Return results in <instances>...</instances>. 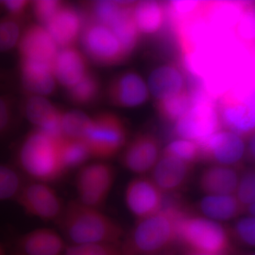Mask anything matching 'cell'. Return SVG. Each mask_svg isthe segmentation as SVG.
I'll return each mask as SVG.
<instances>
[{
	"label": "cell",
	"instance_id": "1",
	"mask_svg": "<svg viewBox=\"0 0 255 255\" xmlns=\"http://www.w3.org/2000/svg\"><path fill=\"white\" fill-rule=\"evenodd\" d=\"M187 211L183 206H165L159 212L140 220L121 246L124 255H156L167 253L178 243V225Z\"/></svg>",
	"mask_w": 255,
	"mask_h": 255
},
{
	"label": "cell",
	"instance_id": "2",
	"mask_svg": "<svg viewBox=\"0 0 255 255\" xmlns=\"http://www.w3.org/2000/svg\"><path fill=\"white\" fill-rule=\"evenodd\" d=\"M58 222L70 245H120L124 238L123 228L115 220L79 201L65 206Z\"/></svg>",
	"mask_w": 255,
	"mask_h": 255
},
{
	"label": "cell",
	"instance_id": "3",
	"mask_svg": "<svg viewBox=\"0 0 255 255\" xmlns=\"http://www.w3.org/2000/svg\"><path fill=\"white\" fill-rule=\"evenodd\" d=\"M60 140L33 128L16 147L14 165L30 181L50 184L59 180L66 173L60 159Z\"/></svg>",
	"mask_w": 255,
	"mask_h": 255
},
{
	"label": "cell",
	"instance_id": "4",
	"mask_svg": "<svg viewBox=\"0 0 255 255\" xmlns=\"http://www.w3.org/2000/svg\"><path fill=\"white\" fill-rule=\"evenodd\" d=\"M231 231L204 216L185 214L178 225V243L189 253L231 255L233 253Z\"/></svg>",
	"mask_w": 255,
	"mask_h": 255
},
{
	"label": "cell",
	"instance_id": "5",
	"mask_svg": "<svg viewBox=\"0 0 255 255\" xmlns=\"http://www.w3.org/2000/svg\"><path fill=\"white\" fill-rule=\"evenodd\" d=\"M92 157L107 160L121 154L128 141L127 124L118 114L103 112L92 117L83 139Z\"/></svg>",
	"mask_w": 255,
	"mask_h": 255
},
{
	"label": "cell",
	"instance_id": "6",
	"mask_svg": "<svg viewBox=\"0 0 255 255\" xmlns=\"http://www.w3.org/2000/svg\"><path fill=\"white\" fill-rule=\"evenodd\" d=\"M194 92V106L185 117L172 125V134L174 138L187 139L200 143L223 128L216 100L201 89H196Z\"/></svg>",
	"mask_w": 255,
	"mask_h": 255
},
{
	"label": "cell",
	"instance_id": "7",
	"mask_svg": "<svg viewBox=\"0 0 255 255\" xmlns=\"http://www.w3.org/2000/svg\"><path fill=\"white\" fill-rule=\"evenodd\" d=\"M80 40L87 58L100 66H116L130 58L112 30L102 23L85 19Z\"/></svg>",
	"mask_w": 255,
	"mask_h": 255
},
{
	"label": "cell",
	"instance_id": "8",
	"mask_svg": "<svg viewBox=\"0 0 255 255\" xmlns=\"http://www.w3.org/2000/svg\"><path fill=\"white\" fill-rule=\"evenodd\" d=\"M116 172L110 164L101 161L85 164L76 177L78 200L90 207L100 209L105 204L115 181Z\"/></svg>",
	"mask_w": 255,
	"mask_h": 255
},
{
	"label": "cell",
	"instance_id": "9",
	"mask_svg": "<svg viewBox=\"0 0 255 255\" xmlns=\"http://www.w3.org/2000/svg\"><path fill=\"white\" fill-rule=\"evenodd\" d=\"M201 162L241 168L246 158V140L235 132L221 129L199 143Z\"/></svg>",
	"mask_w": 255,
	"mask_h": 255
},
{
	"label": "cell",
	"instance_id": "10",
	"mask_svg": "<svg viewBox=\"0 0 255 255\" xmlns=\"http://www.w3.org/2000/svg\"><path fill=\"white\" fill-rule=\"evenodd\" d=\"M15 201L26 214L45 221H58L65 209L49 184L35 181L26 182Z\"/></svg>",
	"mask_w": 255,
	"mask_h": 255
},
{
	"label": "cell",
	"instance_id": "11",
	"mask_svg": "<svg viewBox=\"0 0 255 255\" xmlns=\"http://www.w3.org/2000/svg\"><path fill=\"white\" fill-rule=\"evenodd\" d=\"M159 137L151 132H140L129 139L121 152L124 168L137 176L150 174L162 155Z\"/></svg>",
	"mask_w": 255,
	"mask_h": 255
},
{
	"label": "cell",
	"instance_id": "12",
	"mask_svg": "<svg viewBox=\"0 0 255 255\" xmlns=\"http://www.w3.org/2000/svg\"><path fill=\"white\" fill-rule=\"evenodd\" d=\"M105 94L111 105L122 109L141 107L150 97L147 82L133 70H124L114 75L107 84Z\"/></svg>",
	"mask_w": 255,
	"mask_h": 255
},
{
	"label": "cell",
	"instance_id": "13",
	"mask_svg": "<svg viewBox=\"0 0 255 255\" xmlns=\"http://www.w3.org/2000/svg\"><path fill=\"white\" fill-rule=\"evenodd\" d=\"M164 194L147 176H137L127 184L124 194L129 212L137 220L159 212L163 206Z\"/></svg>",
	"mask_w": 255,
	"mask_h": 255
},
{
	"label": "cell",
	"instance_id": "14",
	"mask_svg": "<svg viewBox=\"0 0 255 255\" xmlns=\"http://www.w3.org/2000/svg\"><path fill=\"white\" fill-rule=\"evenodd\" d=\"M19 107L20 113L34 128L58 140L63 138L61 119L63 110L46 97L23 95Z\"/></svg>",
	"mask_w": 255,
	"mask_h": 255
},
{
	"label": "cell",
	"instance_id": "15",
	"mask_svg": "<svg viewBox=\"0 0 255 255\" xmlns=\"http://www.w3.org/2000/svg\"><path fill=\"white\" fill-rule=\"evenodd\" d=\"M147 83L155 102L177 95L191 87L181 60L166 62L156 67L149 75Z\"/></svg>",
	"mask_w": 255,
	"mask_h": 255
},
{
	"label": "cell",
	"instance_id": "16",
	"mask_svg": "<svg viewBox=\"0 0 255 255\" xmlns=\"http://www.w3.org/2000/svg\"><path fill=\"white\" fill-rule=\"evenodd\" d=\"M19 60L53 66L59 49L44 26L26 25L17 47Z\"/></svg>",
	"mask_w": 255,
	"mask_h": 255
},
{
	"label": "cell",
	"instance_id": "17",
	"mask_svg": "<svg viewBox=\"0 0 255 255\" xmlns=\"http://www.w3.org/2000/svg\"><path fill=\"white\" fill-rule=\"evenodd\" d=\"M221 127L246 139L255 132V114L243 101L226 92L216 100Z\"/></svg>",
	"mask_w": 255,
	"mask_h": 255
},
{
	"label": "cell",
	"instance_id": "18",
	"mask_svg": "<svg viewBox=\"0 0 255 255\" xmlns=\"http://www.w3.org/2000/svg\"><path fill=\"white\" fill-rule=\"evenodd\" d=\"M85 24L82 11L65 3L47 23V31L60 48L75 46L81 38Z\"/></svg>",
	"mask_w": 255,
	"mask_h": 255
},
{
	"label": "cell",
	"instance_id": "19",
	"mask_svg": "<svg viewBox=\"0 0 255 255\" xmlns=\"http://www.w3.org/2000/svg\"><path fill=\"white\" fill-rule=\"evenodd\" d=\"M194 167L162 153L150 177L164 194H176L187 184Z\"/></svg>",
	"mask_w": 255,
	"mask_h": 255
},
{
	"label": "cell",
	"instance_id": "20",
	"mask_svg": "<svg viewBox=\"0 0 255 255\" xmlns=\"http://www.w3.org/2000/svg\"><path fill=\"white\" fill-rule=\"evenodd\" d=\"M59 233L40 228L23 234L15 241L14 255H62L67 248Z\"/></svg>",
	"mask_w": 255,
	"mask_h": 255
},
{
	"label": "cell",
	"instance_id": "21",
	"mask_svg": "<svg viewBox=\"0 0 255 255\" xmlns=\"http://www.w3.org/2000/svg\"><path fill=\"white\" fill-rule=\"evenodd\" d=\"M53 70L58 84L66 90L76 85L91 71L86 55L76 46L59 50L53 63Z\"/></svg>",
	"mask_w": 255,
	"mask_h": 255
},
{
	"label": "cell",
	"instance_id": "22",
	"mask_svg": "<svg viewBox=\"0 0 255 255\" xmlns=\"http://www.w3.org/2000/svg\"><path fill=\"white\" fill-rule=\"evenodd\" d=\"M19 75L23 95L46 97L56 90L58 82L51 65L19 60Z\"/></svg>",
	"mask_w": 255,
	"mask_h": 255
},
{
	"label": "cell",
	"instance_id": "23",
	"mask_svg": "<svg viewBox=\"0 0 255 255\" xmlns=\"http://www.w3.org/2000/svg\"><path fill=\"white\" fill-rule=\"evenodd\" d=\"M132 18L141 36L155 37L169 27L167 4L164 1H135Z\"/></svg>",
	"mask_w": 255,
	"mask_h": 255
},
{
	"label": "cell",
	"instance_id": "24",
	"mask_svg": "<svg viewBox=\"0 0 255 255\" xmlns=\"http://www.w3.org/2000/svg\"><path fill=\"white\" fill-rule=\"evenodd\" d=\"M239 178L237 168L212 164L201 172L198 184L206 196L235 195Z\"/></svg>",
	"mask_w": 255,
	"mask_h": 255
},
{
	"label": "cell",
	"instance_id": "25",
	"mask_svg": "<svg viewBox=\"0 0 255 255\" xmlns=\"http://www.w3.org/2000/svg\"><path fill=\"white\" fill-rule=\"evenodd\" d=\"M199 209L204 217L219 223L236 219L245 212L235 195L205 196L199 202Z\"/></svg>",
	"mask_w": 255,
	"mask_h": 255
},
{
	"label": "cell",
	"instance_id": "26",
	"mask_svg": "<svg viewBox=\"0 0 255 255\" xmlns=\"http://www.w3.org/2000/svg\"><path fill=\"white\" fill-rule=\"evenodd\" d=\"M194 101V91L189 88L169 98L155 101V109L159 119L174 125L189 113Z\"/></svg>",
	"mask_w": 255,
	"mask_h": 255
},
{
	"label": "cell",
	"instance_id": "27",
	"mask_svg": "<svg viewBox=\"0 0 255 255\" xmlns=\"http://www.w3.org/2000/svg\"><path fill=\"white\" fill-rule=\"evenodd\" d=\"M102 90L100 78L90 71L78 83L67 90V95L73 105L86 107L96 103L102 95Z\"/></svg>",
	"mask_w": 255,
	"mask_h": 255
},
{
	"label": "cell",
	"instance_id": "28",
	"mask_svg": "<svg viewBox=\"0 0 255 255\" xmlns=\"http://www.w3.org/2000/svg\"><path fill=\"white\" fill-rule=\"evenodd\" d=\"M59 146L60 159L66 173L71 169L81 168L92 157L84 140L62 138Z\"/></svg>",
	"mask_w": 255,
	"mask_h": 255
},
{
	"label": "cell",
	"instance_id": "29",
	"mask_svg": "<svg viewBox=\"0 0 255 255\" xmlns=\"http://www.w3.org/2000/svg\"><path fill=\"white\" fill-rule=\"evenodd\" d=\"M26 25V18L6 14L0 17V53L17 48Z\"/></svg>",
	"mask_w": 255,
	"mask_h": 255
},
{
	"label": "cell",
	"instance_id": "30",
	"mask_svg": "<svg viewBox=\"0 0 255 255\" xmlns=\"http://www.w3.org/2000/svg\"><path fill=\"white\" fill-rule=\"evenodd\" d=\"M234 35L240 43L253 53L255 47V1H244Z\"/></svg>",
	"mask_w": 255,
	"mask_h": 255
},
{
	"label": "cell",
	"instance_id": "31",
	"mask_svg": "<svg viewBox=\"0 0 255 255\" xmlns=\"http://www.w3.org/2000/svg\"><path fill=\"white\" fill-rule=\"evenodd\" d=\"M26 182L14 165L0 163V202L16 200Z\"/></svg>",
	"mask_w": 255,
	"mask_h": 255
},
{
	"label": "cell",
	"instance_id": "32",
	"mask_svg": "<svg viewBox=\"0 0 255 255\" xmlns=\"http://www.w3.org/2000/svg\"><path fill=\"white\" fill-rule=\"evenodd\" d=\"M91 119L82 111L63 110L61 119L63 138L83 140Z\"/></svg>",
	"mask_w": 255,
	"mask_h": 255
},
{
	"label": "cell",
	"instance_id": "33",
	"mask_svg": "<svg viewBox=\"0 0 255 255\" xmlns=\"http://www.w3.org/2000/svg\"><path fill=\"white\" fill-rule=\"evenodd\" d=\"M162 153L192 166L201 162L200 145L187 139L174 138L162 149Z\"/></svg>",
	"mask_w": 255,
	"mask_h": 255
},
{
	"label": "cell",
	"instance_id": "34",
	"mask_svg": "<svg viewBox=\"0 0 255 255\" xmlns=\"http://www.w3.org/2000/svg\"><path fill=\"white\" fill-rule=\"evenodd\" d=\"M20 102L10 94L0 95V138L14 130L20 113Z\"/></svg>",
	"mask_w": 255,
	"mask_h": 255
},
{
	"label": "cell",
	"instance_id": "35",
	"mask_svg": "<svg viewBox=\"0 0 255 255\" xmlns=\"http://www.w3.org/2000/svg\"><path fill=\"white\" fill-rule=\"evenodd\" d=\"M235 196L246 211L255 203V166L245 169L240 174L237 189Z\"/></svg>",
	"mask_w": 255,
	"mask_h": 255
},
{
	"label": "cell",
	"instance_id": "36",
	"mask_svg": "<svg viewBox=\"0 0 255 255\" xmlns=\"http://www.w3.org/2000/svg\"><path fill=\"white\" fill-rule=\"evenodd\" d=\"M62 255H124L122 246L118 244L70 245Z\"/></svg>",
	"mask_w": 255,
	"mask_h": 255
},
{
	"label": "cell",
	"instance_id": "37",
	"mask_svg": "<svg viewBox=\"0 0 255 255\" xmlns=\"http://www.w3.org/2000/svg\"><path fill=\"white\" fill-rule=\"evenodd\" d=\"M64 4L65 2L58 0H38L31 1V9L37 21L46 26Z\"/></svg>",
	"mask_w": 255,
	"mask_h": 255
},
{
	"label": "cell",
	"instance_id": "38",
	"mask_svg": "<svg viewBox=\"0 0 255 255\" xmlns=\"http://www.w3.org/2000/svg\"><path fill=\"white\" fill-rule=\"evenodd\" d=\"M233 238L246 246L255 247V216L238 220L232 231Z\"/></svg>",
	"mask_w": 255,
	"mask_h": 255
},
{
	"label": "cell",
	"instance_id": "39",
	"mask_svg": "<svg viewBox=\"0 0 255 255\" xmlns=\"http://www.w3.org/2000/svg\"><path fill=\"white\" fill-rule=\"evenodd\" d=\"M31 1L26 0H6L3 6L6 14L14 17L26 18L28 10L31 9Z\"/></svg>",
	"mask_w": 255,
	"mask_h": 255
},
{
	"label": "cell",
	"instance_id": "40",
	"mask_svg": "<svg viewBox=\"0 0 255 255\" xmlns=\"http://www.w3.org/2000/svg\"><path fill=\"white\" fill-rule=\"evenodd\" d=\"M246 159L255 165V132L246 139Z\"/></svg>",
	"mask_w": 255,
	"mask_h": 255
},
{
	"label": "cell",
	"instance_id": "41",
	"mask_svg": "<svg viewBox=\"0 0 255 255\" xmlns=\"http://www.w3.org/2000/svg\"><path fill=\"white\" fill-rule=\"evenodd\" d=\"M248 214H251V216H255V203L253 205L249 206L246 210Z\"/></svg>",
	"mask_w": 255,
	"mask_h": 255
},
{
	"label": "cell",
	"instance_id": "42",
	"mask_svg": "<svg viewBox=\"0 0 255 255\" xmlns=\"http://www.w3.org/2000/svg\"><path fill=\"white\" fill-rule=\"evenodd\" d=\"M0 255H6L4 246H3L1 243H0Z\"/></svg>",
	"mask_w": 255,
	"mask_h": 255
},
{
	"label": "cell",
	"instance_id": "43",
	"mask_svg": "<svg viewBox=\"0 0 255 255\" xmlns=\"http://www.w3.org/2000/svg\"><path fill=\"white\" fill-rule=\"evenodd\" d=\"M188 255H218L213 254H208V253H189Z\"/></svg>",
	"mask_w": 255,
	"mask_h": 255
},
{
	"label": "cell",
	"instance_id": "44",
	"mask_svg": "<svg viewBox=\"0 0 255 255\" xmlns=\"http://www.w3.org/2000/svg\"><path fill=\"white\" fill-rule=\"evenodd\" d=\"M238 255H255V252H247V253H240Z\"/></svg>",
	"mask_w": 255,
	"mask_h": 255
},
{
	"label": "cell",
	"instance_id": "45",
	"mask_svg": "<svg viewBox=\"0 0 255 255\" xmlns=\"http://www.w3.org/2000/svg\"><path fill=\"white\" fill-rule=\"evenodd\" d=\"M2 11H4V6H3V1H0V14Z\"/></svg>",
	"mask_w": 255,
	"mask_h": 255
},
{
	"label": "cell",
	"instance_id": "46",
	"mask_svg": "<svg viewBox=\"0 0 255 255\" xmlns=\"http://www.w3.org/2000/svg\"><path fill=\"white\" fill-rule=\"evenodd\" d=\"M173 255L169 254V253H168V252H167V253H162V254H159V255Z\"/></svg>",
	"mask_w": 255,
	"mask_h": 255
}]
</instances>
